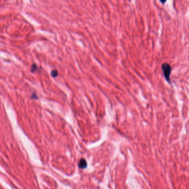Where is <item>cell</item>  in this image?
<instances>
[{
    "instance_id": "cell-2",
    "label": "cell",
    "mask_w": 189,
    "mask_h": 189,
    "mask_svg": "<svg viewBox=\"0 0 189 189\" xmlns=\"http://www.w3.org/2000/svg\"><path fill=\"white\" fill-rule=\"evenodd\" d=\"M78 166L80 169H85L87 166V163L84 159H81L78 163Z\"/></svg>"
},
{
    "instance_id": "cell-3",
    "label": "cell",
    "mask_w": 189,
    "mask_h": 189,
    "mask_svg": "<svg viewBox=\"0 0 189 189\" xmlns=\"http://www.w3.org/2000/svg\"><path fill=\"white\" fill-rule=\"evenodd\" d=\"M58 75V71L56 70H53L51 71V75L53 77H56Z\"/></svg>"
},
{
    "instance_id": "cell-4",
    "label": "cell",
    "mask_w": 189,
    "mask_h": 189,
    "mask_svg": "<svg viewBox=\"0 0 189 189\" xmlns=\"http://www.w3.org/2000/svg\"><path fill=\"white\" fill-rule=\"evenodd\" d=\"M160 1L162 3H165L166 1V0H160Z\"/></svg>"
},
{
    "instance_id": "cell-1",
    "label": "cell",
    "mask_w": 189,
    "mask_h": 189,
    "mask_svg": "<svg viewBox=\"0 0 189 189\" xmlns=\"http://www.w3.org/2000/svg\"><path fill=\"white\" fill-rule=\"evenodd\" d=\"M161 68L163 71L164 76L165 77L166 80L167 81V83H170V75L171 72V67L170 65L167 63H164L162 65Z\"/></svg>"
}]
</instances>
